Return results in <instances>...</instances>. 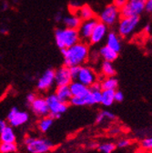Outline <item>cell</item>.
Here are the masks:
<instances>
[{
	"label": "cell",
	"mask_w": 152,
	"mask_h": 153,
	"mask_svg": "<svg viewBox=\"0 0 152 153\" xmlns=\"http://www.w3.org/2000/svg\"><path fill=\"white\" fill-rule=\"evenodd\" d=\"M116 144L113 142H105L99 146V150L102 153H112L116 149Z\"/></svg>",
	"instance_id": "83f0119b"
},
{
	"label": "cell",
	"mask_w": 152,
	"mask_h": 153,
	"mask_svg": "<svg viewBox=\"0 0 152 153\" xmlns=\"http://www.w3.org/2000/svg\"><path fill=\"white\" fill-rule=\"evenodd\" d=\"M106 38V46L111 48L112 50L116 51L117 53H119L121 49V41L119 35L113 31L108 32Z\"/></svg>",
	"instance_id": "9a60e30c"
},
{
	"label": "cell",
	"mask_w": 152,
	"mask_h": 153,
	"mask_svg": "<svg viewBox=\"0 0 152 153\" xmlns=\"http://www.w3.org/2000/svg\"><path fill=\"white\" fill-rule=\"evenodd\" d=\"M55 84V70L54 69H47L40 78L37 80L36 88L40 91H47L50 89Z\"/></svg>",
	"instance_id": "30bf717a"
},
{
	"label": "cell",
	"mask_w": 152,
	"mask_h": 153,
	"mask_svg": "<svg viewBox=\"0 0 152 153\" xmlns=\"http://www.w3.org/2000/svg\"><path fill=\"white\" fill-rule=\"evenodd\" d=\"M147 0H128L123 7L119 9L120 16H139L144 11V6Z\"/></svg>",
	"instance_id": "8992f818"
},
{
	"label": "cell",
	"mask_w": 152,
	"mask_h": 153,
	"mask_svg": "<svg viewBox=\"0 0 152 153\" xmlns=\"http://www.w3.org/2000/svg\"><path fill=\"white\" fill-rule=\"evenodd\" d=\"M16 136L12 127L7 126L3 130L0 131V142L16 143Z\"/></svg>",
	"instance_id": "d6986e66"
},
{
	"label": "cell",
	"mask_w": 152,
	"mask_h": 153,
	"mask_svg": "<svg viewBox=\"0 0 152 153\" xmlns=\"http://www.w3.org/2000/svg\"><path fill=\"white\" fill-rule=\"evenodd\" d=\"M114 99H115V102H122L124 100V94L120 90H115Z\"/></svg>",
	"instance_id": "1f68e13d"
},
{
	"label": "cell",
	"mask_w": 152,
	"mask_h": 153,
	"mask_svg": "<svg viewBox=\"0 0 152 153\" xmlns=\"http://www.w3.org/2000/svg\"><path fill=\"white\" fill-rule=\"evenodd\" d=\"M134 153H150V152H149V151H146V150H144V149H139L136 150Z\"/></svg>",
	"instance_id": "ab89813d"
},
{
	"label": "cell",
	"mask_w": 152,
	"mask_h": 153,
	"mask_svg": "<svg viewBox=\"0 0 152 153\" xmlns=\"http://www.w3.org/2000/svg\"><path fill=\"white\" fill-rule=\"evenodd\" d=\"M143 31H144L147 35H148V34H149V33H150V31H151V25H150V24H147V25L144 27Z\"/></svg>",
	"instance_id": "74e56055"
},
{
	"label": "cell",
	"mask_w": 152,
	"mask_h": 153,
	"mask_svg": "<svg viewBox=\"0 0 152 153\" xmlns=\"http://www.w3.org/2000/svg\"><path fill=\"white\" fill-rule=\"evenodd\" d=\"M79 68L80 66H75V67H70L69 68V71H70V75L72 76V79L76 80L78 76V74H79Z\"/></svg>",
	"instance_id": "4dcf8cb0"
},
{
	"label": "cell",
	"mask_w": 152,
	"mask_h": 153,
	"mask_svg": "<svg viewBox=\"0 0 152 153\" xmlns=\"http://www.w3.org/2000/svg\"><path fill=\"white\" fill-rule=\"evenodd\" d=\"M81 19L76 15V14H71L66 16H63L62 18V23L67 28H71V29H78L81 24Z\"/></svg>",
	"instance_id": "ac0fdd59"
},
{
	"label": "cell",
	"mask_w": 152,
	"mask_h": 153,
	"mask_svg": "<svg viewBox=\"0 0 152 153\" xmlns=\"http://www.w3.org/2000/svg\"><path fill=\"white\" fill-rule=\"evenodd\" d=\"M76 80L89 88L90 86H92L94 83H96L98 81V76L96 72L91 68L86 66H80Z\"/></svg>",
	"instance_id": "9c48e42d"
},
{
	"label": "cell",
	"mask_w": 152,
	"mask_h": 153,
	"mask_svg": "<svg viewBox=\"0 0 152 153\" xmlns=\"http://www.w3.org/2000/svg\"><path fill=\"white\" fill-rule=\"evenodd\" d=\"M7 126V121H6V120H1V119H0V131L3 130Z\"/></svg>",
	"instance_id": "d590c367"
},
{
	"label": "cell",
	"mask_w": 152,
	"mask_h": 153,
	"mask_svg": "<svg viewBox=\"0 0 152 153\" xmlns=\"http://www.w3.org/2000/svg\"><path fill=\"white\" fill-rule=\"evenodd\" d=\"M128 1V0H114L113 1V5L116 7H118L119 9H120L121 7H123L125 6V4Z\"/></svg>",
	"instance_id": "d6a6232c"
},
{
	"label": "cell",
	"mask_w": 152,
	"mask_h": 153,
	"mask_svg": "<svg viewBox=\"0 0 152 153\" xmlns=\"http://www.w3.org/2000/svg\"><path fill=\"white\" fill-rule=\"evenodd\" d=\"M78 29H71L67 27L56 28L55 30V42L61 50L70 48L79 41Z\"/></svg>",
	"instance_id": "7a4b0ae2"
},
{
	"label": "cell",
	"mask_w": 152,
	"mask_h": 153,
	"mask_svg": "<svg viewBox=\"0 0 152 153\" xmlns=\"http://www.w3.org/2000/svg\"><path fill=\"white\" fill-rule=\"evenodd\" d=\"M7 8V3L5 2V3L3 4V10H6Z\"/></svg>",
	"instance_id": "60d3db41"
},
{
	"label": "cell",
	"mask_w": 152,
	"mask_h": 153,
	"mask_svg": "<svg viewBox=\"0 0 152 153\" xmlns=\"http://www.w3.org/2000/svg\"><path fill=\"white\" fill-rule=\"evenodd\" d=\"M107 35H108V27L103 23L98 21V23L96 24L91 33L88 41L91 44H99L104 38H106Z\"/></svg>",
	"instance_id": "4fadbf2b"
},
{
	"label": "cell",
	"mask_w": 152,
	"mask_h": 153,
	"mask_svg": "<svg viewBox=\"0 0 152 153\" xmlns=\"http://www.w3.org/2000/svg\"><path fill=\"white\" fill-rule=\"evenodd\" d=\"M130 145H131V140L129 139H121L117 142L116 147H118L119 149H125Z\"/></svg>",
	"instance_id": "f546056e"
},
{
	"label": "cell",
	"mask_w": 152,
	"mask_h": 153,
	"mask_svg": "<svg viewBox=\"0 0 152 153\" xmlns=\"http://www.w3.org/2000/svg\"><path fill=\"white\" fill-rule=\"evenodd\" d=\"M53 124H54V119L51 116H49V115H47V116L43 117L39 120V129L42 133H46L50 129V128L53 126Z\"/></svg>",
	"instance_id": "d4e9b609"
},
{
	"label": "cell",
	"mask_w": 152,
	"mask_h": 153,
	"mask_svg": "<svg viewBox=\"0 0 152 153\" xmlns=\"http://www.w3.org/2000/svg\"><path fill=\"white\" fill-rule=\"evenodd\" d=\"M114 94H115V90H102L100 103L105 107H110L113 105V103L115 102Z\"/></svg>",
	"instance_id": "603a6c76"
},
{
	"label": "cell",
	"mask_w": 152,
	"mask_h": 153,
	"mask_svg": "<svg viewBox=\"0 0 152 153\" xmlns=\"http://www.w3.org/2000/svg\"><path fill=\"white\" fill-rule=\"evenodd\" d=\"M7 122L10 127L17 128L26 124L29 120V114L27 111H21L16 107L12 108L7 113Z\"/></svg>",
	"instance_id": "ba28073f"
},
{
	"label": "cell",
	"mask_w": 152,
	"mask_h": 153,
	"mask_svg": "<svg viewBox=\"0 0 152 153\" xmlns=\"http://www.w3.org/2000/svg\"><path fill=\"white\" fill-rule=\"evenodd\" d=\"M72 81L73 79L70 75L69 68L63 66L55 70V84L56 87L68 86Z\"/></svg>",
	"instance_id": "8fae6325"
},
{
	"label": "cell",
	"mask_w": 152,
	"mask_h": 153,
	"mask_svg": "<svg viewBox=\"0 0 152 153\" xmlns=\"http://www.w3.org/2000/svg\"><path fill=\"white\" fill-rule=\"evenodd\" d=\"M62 18H63V16H62V14H61L60 12L56 13V16H55V20H56V22H60V21H62Z\"/></svg>",
	"instance_id": "8d00e7d4"
},
{
	"label": "cell",
	"mask_w": 152,
	"mask_h": 153,
	"mask_svg": "<svg viewBox=\"0 0 152 153\" xmlns=\"http://www.w3.org/2000/svg\"><path fill=\"white\" fill-rule=\"evenodd\" d=\"M116 119L115 114L108 110H102L100 111L96 117V123L97 124H101L104 121H112Z\"/></svg>",
	"instance_id": "cb8c5ba5"
},
{
	"label": "cell",
	"mask_w": 152,
	"mask_h": 153,
	"mask_svg": "<svg viewBox=\"0 0 152 153\" xmlns=\"http://www.w3.org/2000/svg\"><path fill=\"white\" fill-rule=\"evenodd\" d=\"M36 98V94H34V93H29V94L27 96V101L30 104V103H32V102L35 100Z\"/></svg>",
	"instance_id": "e575fe53"
},
{
	"label": "cell",
	"mask_w": 152,
	"mask_h": 153,
	"mask_svg": "<svg viewBox=\"0 0 152 153\" xmlns=\"http://www.w3.org/2000/svg\"><path fill=\"white\" fill-rule=\"evenodd\" d=\"M56 97L58 98L60 101L68 103L70 99H71V93L68 86H60V87H56V91H55Z\"/></svg>",
	"instance_id": "ffe728a7"
},
{
	"label": "cell",
	"mask_w": 152,
	"mask_h": 153,
	"mask_svg": "<svg viewBox=\"0 0 152 153\" xmlns=\"http://www.w3.org/2000/svg\"><path fill=\"white\" fill-rule=\"evenodd\" d=\"M140 147L141 149H144L146 151H150L152 149V139L150 137L143 139L140 142Z\"/></svg>",
	"instance_id": "f1b7e54d"
},
{
	"label": "cell",
	"mask_w": 152,
	"mask_h": 153,
	"mask_svg": "<svg viewBox=\"0 0 152 153\" xmlns=\"http://www.w3.org/2000/svg\"><path fill=\"white\" fill-rule=\"evenodd\" d=\"M98 19L97 18H93V19H89V20H86V21H82L79 27L78 28V32H79V39L83 40H88L89 37L91 36V33L96 26V24L98 23Z\"/></svg>",
	"instance_id": "5bb4252c"
},
{
	"label": "cell",
	"mask_w": 152,
	"mask_h": 153,
	"mask_svg": "<svg viewBox=\"0 0 152 153\" xmlns=\"http://www.w3.org/2000/svg\"><path fill=\"white\" fill-rule=\"evenodd\" d=\"M99 55L104 59V61L111 62V63L115 61L119 56V53L112 50L111 48H109L107 46H104L99 49Z\"/></svg>",
	"instance_id": "44dd1931"
},
{
	"label": "cell",
	"mask_w": 152,
	"mask_h": 153,
	"mask_svg": "<svg viewBox=\"0 0 152 153\" xmlns=\"http://www.w3.org/2000/svg\"><path fill=\"white\" fill-rule=\"evenodd\" d=\"M30 108L32 112L39 117H46L49 114L47 103L45 98L42 97H36L35 100L30 103Z\"/></svg>",
	"instance_id": "7c38bea8"
},
{
	"label": "cell",
	"mask_w": 152,
	"mask_h": 153,
	"mask_svg": "<svg viewBox=\"0 0 152 153\" xmlns=\"http://www.w3.org/2000/svg\"><path fill=\"white\" fill-rule=\"evenodd\" d=\"M101 73L105 78H109V76H115L116 69L114 68L111 62L104 61L101 66Z\"/></svg>",
	"instance_id": "484cf974"
},
{
	"label": "cell",
	"mask_w": 152,
	"mask_h": 153,
	"mask_svg": "<svg viewBox=\"0 0 152 153\" xmlns=\"http://www.w3.org/2000/svg\"><path fill=\"white\" fill-rule=\"evenodd\" d=\"M144 11L147 13H151L152 12V0H147L145 6H144Z\"/></svg>",
	"instance_id": "836d02e7"
},
{
	"label": "cell",
	"mask_w": 152,
	"mask_h": 153,
	"mask_svg": "<svg viewBox=\"0 0 152 153\" xmlns=\"http://www.w3.org/2000/svg\"><path fill=\"white\" fill-rule=\"evenodd\" d=\"M120 17V11L113 4L108 5L100 13L98 20L107 27L113 26Z\"/></svg>",
	"instance_id": "52a82bcc"
},
{
	"label": "cell",
	"mask_w": 152,
	"mask_h": 153,
	"mask_svg": "<svg viewBox=\"0 0 152 153\" xmlns=\"http://www.w3.org/2000/svg\"><path fill=\"white\" fill-rule=\"evenodd\" d=\"M100 86L102 90H117V88L119 87V80L115 76L105 78L101 80Z\"/></svg>",
	"instance_id": "7402d4cb"
},
{
	"label": "cell",
	"mask_w": 152,
	"mask_h": 153,
	"mask_svg": "<svg viewBox=\"0 0 152 153\" xmlns=\"http://www.w3.org/2000/svg\"><path fill=\"white\" fill-rule=\"evenodd\" d=\"M17 150L16 143L0 142V153H15Z\"/></svg>",
	"instance_id": "4316f807"
},
{
	"label": "cell",
	"mask_w": 152,
	"mask_h": 153,
	"mask_svg": "<svg viewBox=\"0 0 152 153\" xmlns=\"http://www.w3.org/2000/svg\"><path fill=\"white\" fill-rule=\"evenodd\" d=\"M48 111H49V116H51L54 120L55 119H59L61 115L65 113L67 110L68 104L60 101L58 98L56 97L55 94H51L46 98Z\"/></svg>",
	"instance_id": "277c9868"
},
{
	"label": "cell",
	"mask_w": 152,
	"mask_h": 153,
	"mask_svg": "<svg viewBox=\"0 0 152 153\" xmlns=\"http://www.w3.org/2000/svg\"><path fill=\"white\" fill-rule=\"evenodd\" d=\"M120 132V128H111V130H110V133L111 134H113V135H116V134H119Z\"/></svg>",
	"instance_id": "f35d334b"
},
{
	"label": "cell",
	"mask_w": 152,
	"mask_h": 153,
	"mask_svg": "<svg viewBox=\"0 0 152 153\" xmlns=\"http://www.w3.org/2000/svg\"><path fill=\"white\" fill-rule=\"evenodd\" d=\"M26 153H48L54 145L47 138L27 136L23 140Z\"/></svg>",
	"instance_id": "3957f363"
},
{
	"label": "cell",
	"mask_w": 152,
	"mask_h": 153,
	"mask_svg": "<svg viewBox=\"0 0 152 153\" xmlns=\"http://www.w3.org/2000/svg\"><path fill=\"white\" fill-rule=\"evenodd\" d=\"M75 14L81 19V21H86V20H89V19L96 18V15H95L94 10L88 5H83L78 7Z\"/></svg>",
	"instance_id": "e0dca14e"
},
{
	"label": "cell",
	"mask_w": 152,
	"mask_h": 153,
	"mask_svg": "<svg viewBox=\"0 0 152 153\" xmlns=\"http://www.w3.org/2000/svg\"><path fill=\"white\" fill-rule=\"evenodd\" d=\"M69 89H70V93L72 97H82V96H85L87 94L89 93V88L81 84L80 82L75 80L72 81L69 85Z\"/></svg>",
	"instance_id": "2e32d148"
},
{
	"label": "cell",
	"mask_w": 152,
	"mask_h": 153,
	"mask_svg": "<svg viewBox=\"0 0 152 153\" xmlns=\"http://www.w3.org/2000/svg\"><path fill=\"white\" fill-rule=\"evenodd\" d=\"M61 51L64 59V66L67 68L82 66L84 63H86L89 56L88 45L85 41L81 40L71 46L70 48Z\"/></svg>",
	"instance_id": "6da1fadb"
},
{
	"label": "cell",
	"mask_w": 152,
	"mask_h": 153,
	"mask_svg": "<svg viewBox=\"0 0 152 153\" xmlns=\"http://www.w3.org/2000/svg\"><path fill=\"white\" fill-rule=\"evenodd\" d=\"M139 20V16H121L119 23V35L122 37L130 36L138 27Z\"/></svg>",
	"instance_id": "5b68a950"
}]
</instances>
